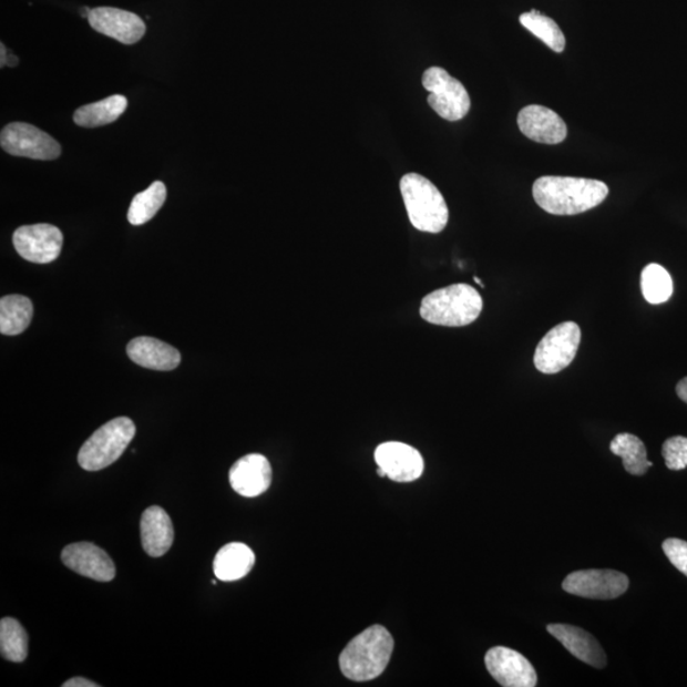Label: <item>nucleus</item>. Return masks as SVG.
Masks as SVG:
<instances>
[{"instance_id":"nucleus-1","label":"nucleus","mask_w":687,"mask_h":687,"mask_svg":"<svg viewBox=\"0 0 687 687\" xmlns=\"http://www.w3.org/2000/svg\"><path fill=\"white\" fill-rule=\"evenodd\" d=\"M541 209L554 216H575L596 208L608 195V186L598 180L543 176L532 188Z\"/></svg>"},{"instance_id":"nucleus-2","label":"nucleus","mask_w":687,"mask_h":687,"mask_svg":"<svg viewBox=\"0 0 687 687\" xmlns=\"http://www.w3.org/2000/svg\"><path fill=\"white\" fill-rule=\"evenodd\" d=\"M393 638L382 625H373L350 640L341 652L339 664L344 676L357 683L371 681L388 667Z\"/></svg>"},{"instance_id":"nucleus-3","label":"nucleus","mask_w":687,"mask_h":687,"mask_svg":"<svg viewBox=\"0 0 687 687\" xmlns=\"http://www.w3.org/2000/svg\"><path fill=\"white\" fill-rule=\"evenodd\" d=\"M483 311V298L469 285H452L432 291L420 306V316L429 324L462 328L479 319Z\"/></svg>"},{"instance_id":"nucleus-4","label":"nucleus","mask_w":687,"mask_h":687,"mask_svg":"<svg viewBox=\"0 0 687 687\" xmlns=\"http://www.w3.org/2000/svg\"><path fill=\"white\" fill-rule=\"evenodd\" d=\"M400 191L412 226L428 234H440L449 223V206L437 186L422 175L401 178Z\"/></svg>"},{"instance_id":"nucleus-5","label":"nucleus","mask_w":687,"mask_h":687,"mask_svg":"<svg viewBox=\"0 0 687 687\" xmlns=\"http://www.w3.org/2000/svg\"><path fill=\"white\" fill-rule=\"evenodd\" d=\"M136 428L132 419L120 417L102 425L82 445L79 462L82 469L100 471L113 465L131 444Z\"/></svg>"},{"instance_id":"nucleus-6","label":"nucleus","mask_w":687,"mask_h":687,"mask_svg":"<svg viewBox=\"0 0 687 687\" xmlns=\"http://www.w3.org/2000/svg\"><path fill=\"white\" fill-rule=\"evenodd\" d=\"M423 85L431 93L429 106L444 120L458 122L469 114L471 101L466 89L444 69L429 68L423 74Z\"/></svg>"},{"instance_id":"nucleus-7","label":"nucleus","mask_w":687,"mask_h":687,"mask_svg":"<svg viewBox=\"0 0 687 687\" xmlns=\"http://www.w3.org/2000/svg\"><path fill=\"white\" fill-rule=\"evenodd\" d=\"M581 328L568 321L556 325L539 342L534 363L541 373H560L573 362L581 344Z\"/></svg>"},{"instance_id":"nucleus-8","label":"nucleus","mask_w":687,"mask_h":687,"mask_svg":"<svg viewBox=\"0 0 687 687\" xmlns=\"http://www.w3.org/2000/svg\"><path fill=\"white\" fill-rule=\"evenodd\" d=\"M3 151L16 157L39 161H54L62 154V147L39 127L25 123H12L0 134Z\"/></svg>"},{"instance_id":"nucleus-9","label":"nucleus","mask_w":687,"mask_h":687,"mask_svg":"<svg viewBox=\"0 0 687 687\" xmlns=\"http://www.w3.org/2000/svg\"><path fill=\"white\" fill-rule=\"evenodd\" d=\"M629 588L624 573L609 570L573 572L563 582V589L571 595L589 599H614Z\"/></svg>"},{"instance_id":"nucleus-10","label":"nucleus","mask_w":687,"mask_h":687,"mask_svg":"<svg viewBox=\"0 0 687 687\" xmlns=\"http://www.w3.org/2000/svg\"><path fill=\"white\" fill-rule=\"evenodd\" d=\"M63 234L55 226L40 223V225L23 226L16 229L13 245L16 252L24 260L37 264H49L58 259L63 247Z\"/></svg>"},{"instance_id":"nucleus-11","label":"nucleus","mask_w":687,"mask_h":687,"mask_svg":"<svg viewBox=\"0 0 687 687\" xmlns=\"http://www.w3.org/2000/svg\"><path fill=\"white\" fill-rule=\"evenodd\" d=\"M485 666L496 683L504 687H534L537 674L521 653L505 647L488 650Z\"/></svg>"},{"instance_id":"nucleus-12","label":"nucleus","mask_w":687,"mask_h":687,"mask_svg":"<svg viewBox=\"0 0 687 687\" xmlns=\"http://www.w3.org/2000/svg\"><path fill=\"white\" fill-rule=\"evenodd\" d=\"M375 459L378 468L398 483H411L422 476L424 460L414 447L400 442H386L377 447Z\"/></svg>"},{"instance_id":"nucleus-13","label":"nucleus","mask_w":687,"mask_h":687,"mask_svg":"<svg viewBox=\"0 0 687 687\" xmlns=\"http://www.w3.org/2000/svg\"><path fill=\"white\" fill-rule=\"evenodd\" d=\"M89 22L94 31L125 45L136 44L147 31L140 16L111 7H99L91 10Z\"/></svg>"},{"instance_id":"nucleus-14","label":"nucleus","mask_w":687,"mask_h":687,"mask_svg":"<svg viewBox=\"0 0 687 687\" xmlns=\"http://www.w3.org/2000/svg\"><path fill=\"white\" fill-rule=\"evenodd\" d=\"M62 561L69 570L93 581L110 582L116 575L113 560L105 550L92 543L68 545L63 550Z\"/></svg>"},{"instance_id":"nucleus-15","label":"nucleus","mask_w":687,"mask_h":687,"mask_svg":"<svg viewBox=\"0 0 687 687\" xmlns=\"http://www.w3.org/2000/svg\"><path fill=\"white\" fill-rule=\"evenodd\" d=\"M273 470L263 454L252 453L239 459L229 470V483L234 491L246 498L259 496L271 485Z\"/></svg>"},{"instance_id":"nucleus-16","label":"nucleus","mask_w":687,"mask_h":687,"mask_svg":"<svg viewBox=\"0 0 687 687\" xmlns=\"http://www.w3.org/2000/svg\"><path fill=\"white\" fill-rule=\"evenodd\" d=\"M517 123L521 132L537 143L560 144L568 134L564 120L555 111L540 105L523 107Z\"/></svg>"},{"instance_id":"nucleus-17","label":"nucleus","mask_w":687,"mask_h":687,"mask_svg":"<svg viewBox=\"0 0 687 687\" xmlns=\"http://www.w3.org/2000/svg\"><path fill=\"white\" fill-rule=\"evenodd\" d=\"M547 632L582 663L595 668L606 666L607 659L603 647L588 632L566 624H550Z\"/></svg>"},{"instance_id":"nucleus-18","label":"nucleus","mask_w":687,"mask_h":687,"mask_svg":"<svg viewBox=\"0 0 687 687\" xmlns=\"http://www.w3.org/2000/svg\"><path fill=\"white\" fill-rule=\"evenodd\" d=\"M126 351L134 363L154 371H172L182 363V355L176 348L148 337L132 340Z\"/></svg>"},{"instance_id":"nucleus-19","label":"nucleus","mask_w":687,"mask_h":687,"mask_svg":"<svg viewBox=\"0 0 687 687\" xmlns=\"http://www.w3.org/2000/svg\"><path fill=\"white\" fill-rule=\"evenodd\" d=\"M141 537L144 552L152 557H160L168 553L174 544V526L170 515L161 506H150L145 510L141 521Z\"/></svg>"},{"instance_id":"nucleus-20","label":"nucleus","mask_w":687,"mask_h":687,"mask_svg":"<svg viewBox=\"0 0 687 687\" xmlns=\"http://www.w3.org/2000/svg\"><path fill=\"white\" fill-rule=\"evenodd\" d=\"M255 564L253 550L245 544L230 543L223 546L214 557L213 570L222 582H235L246 577Z\"/></svg>"},{"instance_id":"nucleus-21","label":"nucleus","mask_w":687,"mask_h":687,"mask_svg":"<svg viewBox=\"0 0 687 687\" xmlns=\"http://www.w3.org/2000/svg\"><path fill=\"white\" fill-rule=\"evenodd\" d=\"M126 109V98L122 94H114V96L80 107L75 111L73 120L82 127H99L116 122Z\"/></svg>"},{"instance_id":"nucleus-22","label":"nucleus","mask_w":687,"mask_h":687,"mask_svg":"<svg viewBox=\"0 0 687 687\" xmlns=\"http://www.w3.org/2000/svg\"><path fill=\"white\" fill-rule=\"evenodd\" d=\"M33 317L31 299L21 295L4 296L0 299V332L3 335L22 334L29 328Z\"/></svg>"},{"instance_id":"nucleus-23","label":"nucleus","mask_w":687,"mask_h":687,"mask_svg":"<svg viewBox=\"0 0 687 687\" xmlns=\"http://www.w3.org/2000/svg\"><path fill=\"white\" fill-rule=\"evenodd\" d=\"M609 450L623 459L624 468L630 475H644L653 466V463L647 459L646 445L637 435L617 434L609 444Z\"/></svg>"},{"instance_id":"nucleus-24","label":"nucleus","mask_w":687,"mask_h":687,"mask_svg":"<svg viewBox=\"0 0 687 687\" xmlns=\"http://www.w3.org/2000/svg\"><path fill=\"white\" fill-rule=\"evenodd\" d=\"M167 188L161 182L153 183L147 191L134 196L127 212V221L133 226H142L150 222L165 204Z\"/></svg>"},{"instance_id":"nucleus-25","label":"nucleus","mask_w":687,"mask_h":687,"mask_svg":"<svg viewBox=\"0 0 687 687\" xmlns=\"http://www.w3.org/2000/svg\"><path fill=\"white\" fill-rule=\"evenodd\" d=\"M0 650L11 663L21 664L29 655V637L23 626L12 617L0 622Z\"/></svg>"},{"instance_id":"nucleus-26","label":"nucleus","mask_w":687,"mask_h":687,"mask_svg":"<svg viewBox=\"0 0 687 687\" xmlns=\"http://www.w3.org/2000/svg\"><path fill=\"white\" fill-rule=\"evenodd\" d=\"M640 286L644 298L652 305L665 304L674 294L671 275L658 264H649L644 268Z\"/></svg>"},{"instance_id":"nucleus-27","label":"nucleus","mask_w":687,"mask_h":687,"mask_svg":"<svg viewBox=\"0 0 687 687\" xmlns=\"http://www.w3.org/2000/svg\"><path fill=\"white\" fill-rule=\"evenodd\" d=\"M520 22L523 28L534 33L536 38L555 51V53H563L565 49L564 33L560 29V25H557L554 20L550 19V17L536 10H532L521 14Z\"/></svg>"},{"instance_id":"nucleus-28","label":"nucleus","mask_w":687,"mask_h":687,"mask_svg":"<svg viewBox=\"0 0 687 687\" xmlns=\"http://www.w3.org/2000/svg\"><path fill=\"white\" fill-rule=\"evenodd\" d=\"M663 454L666 466L669 470H684L687 468V438L677 435L668 438L664 443Z\"/></svg>"},{"instance_id":"nucleus-29","label":"nucleus","mask_w":687,"mask_h":687,"mask_svg":"<svg viewBox=\"0 0 687 687\" xmlns=\"http://www.w3.org/2000/svg\"><path fill=\"white\" fill-rule=\"evenodd\" d=\"M668 561L687 577V543L680 539H667L663 545Z\"/></svg>"},{"instance_id":"nucleus-30","label":"nucleus","mask_w":687,"mask_h":687,"mask_svg":"<svg viewBox=\"0 0 687 687\" xmlns=\"http://www.w3.org/2000/svg\"><path fill=\"white\" fill-rule=\"evenodd\" d=\"M63 687H100V685L88 680V678L74 677L65 681Z\"/></svg>"},{"instance_id":"nucleus-31","label":"nucleus","mask_w":687,"mask_h":687,"mask_svg":"<svg viewBox=\"0 0 687 687\" xmlns=\"http://www.w3.org/2000/svg\"><path fill=\"white\" fill-rule=\"evenodd\" d=\"M676 392L678 394V398H680L684 402L687 403V377H685L684 380L677 383Z\"/></svg>"},{"instance_id":"nucleus-32","label":"nucleus","mask_w":687,"mask_h":687,"mask_svg":"<svg viewBox=\"0 0 687 687\" xmlns=\"http://www.w3.org/2000/svg\"><path fill=\"white\" fill-rule=\"evenodd\" d=\"M0 51H2V58H0V59H2V60H0V66L4 68L6 64H7V59H8L7 49H6L4 44L0 45Z\"/></svg>"},{"instance_id":"nucleus-33","label":"nucleus","mask_w":687,"mask_h":687,"mask_svg":"<svg viewBox=\"0 0 687 687\" xmlns=\"http://www.w3.org/2000/svg\"><path fill=\"white\" fill-rule=\"evenodd\" d=\"M17 64H19V59H17L14 55H8L7 59V64L8 66H17Z\"/></svg>"},{"instance_id":"nucleus-34","label":"nucleus","mask_w":687,"mask_h":687,"mask_svg":"<svg viewBox=\"0 0 687 687\" xmlns=\"http://www.w3.org/2000/svg\"><path fill=\"white\" fill-rule=\"evenodd\" d=\"M377 474H378V476H381V478L388 476V475H386V472L381 468L377 469Z\"/></svg>"},{"instance_id":"nucleus-35","label":"nucleus","mask_w":687,"mask_h":687,"mask_svg":"<svg viewBox=\"0 0 687 687\" xmlns=\"http://www.w3.org/2000/svg\"><path fill=\"white\" fill-rule=\"evenodd\" d=\"M474 280L478 283L480 287L484 288L483 281H481L478 277H475Z\"/></svg>"}]
</instances>
